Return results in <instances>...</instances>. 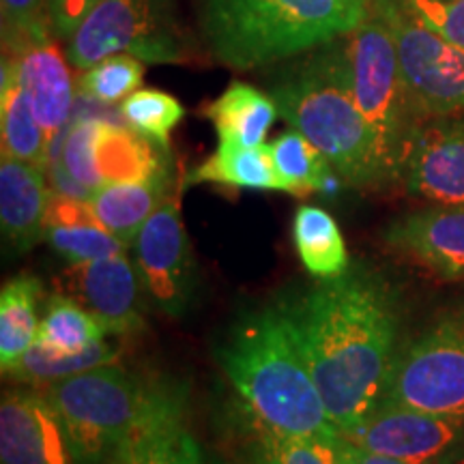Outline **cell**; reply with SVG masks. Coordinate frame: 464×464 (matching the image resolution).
<instances>
[{"label": "cell", "mask_w": 464, "mask_h": 464, "mask_svg": "<svg viewBox=\"0 0 464 464\" xmlns=\"http://www.w3.org/2000/svg\"><path fill=\"white\" fill-rule=\"evenodd\" d=\"M196 183H216L230 189L284 191V183L277 177L266 147L246 149L224 142H219L216 153L188 172L185 185Z\"/></svg>", "instance_id": "obj_25"}, {"label": "cell", "mask_w": 464, "mask_h": 464, "mask_svg": "<svg viewBox=\"0 0 464 464\" xmlns=\"http://www.w3.org/2000/svg\"><path fill=\"white\" fill-rule=\"evenodd\" d=\"M0 464H73L63 423L37 387L3 393Z\"/></svg>", "instance_id": "obj_14"}, {"label": "cell", "mask_w": 464, "mask_h": 464, "mask_svg": "<svg viewBox=\"0 0 464 464\" xmlns=\"http://www.w3.org/2000/svg\"><path fill=\"white\" fill-rule=\"evenodd\" d=\"M324 460H327V464H340V462H335V460H332V458H324Z\"/></svg>", "instance_id": "obj_40"}, {"label": "cell", "mask_w": 464, "mask_h": 464, "mask_svg": "<svg viewBox=\"0 0 464 464\" xmlns=\"http://www.w3.org/2000/svg\"><path fill=\"white\" fill-rule=\"evenodd\" d=\"M338 432L381 404L400 348V307L390 282L355 263L280 301Z\"/></svg>", "instance_id": "obj_1"}, {"label": "cell", "mask_w": 464, "mask_h": 464, "mask_svg": "<svg viewBox=\"0 0 464 464\" xmlns=\"http://www.w3.org/2000/svg\"><path fill=\"white\" fill-rule=\"evenodd\" d=\"M119 359L121 348L108 340H100L95 344L82 348V351L63 353V355L39 344H33L22 355L20 362L5 372V376L39 390V387H48L52 382L65 381L69 376L100 368V365L119 363Z\"/></svg>", "instance_id": "obj_27"}, {"label": "cell", "mask_w": 464, "mask_h": 464, "mask_svg": "<svg viewBox=\"0 0 464 464\" xmlns=\"http://www.w3.org/2000/svg\"><path fill=\"white\" fill-rule=\"evenodd\" d=\"M44 168L3 155L0 161V226L15 252H31L45 239V213L52 189Z\"/></svg>", "instance_id": "obj_17"}, {"label": "cell", "mask_w": 464, "mask_h": 464, "mask_svg": "<svg viewBox=\"0 0 464 464\" xmlns=\"http://www.w3.org/2000/svg\"><path fill=\"white\" fill-rule=\"evenodd\" d=\"M265 147L274 161L277 177L282 179L284 194L301 198L310 194L332 196L338 191L342 181L338 172L301 131L282 133Z\"/></svg>", "instance_id": "obj_23"}, {"label": "cell", "mask_w": 464, "mask_h": 464, "mask_svg": "<svg viewBox=\"0 0 464 464\" xmlns=\"http://www.w3.org/2000/svg\"><path fill=\"white\" fill-rule=\"evenodd\" d=\"M45 241L69 265L92 263V260L112 258L127 252L125 243L102 224L45 226Z\"/></svg>", "instance_id": "obj_32"}, {"label": "cell", "mask_w": 464, "mask_h": 464, "mask_svg": "<svg viewBox=\"0 0 464 464\" xmlns=\"http://www.w3.org/2000/svg\"><path fill=\"white\" fill-rule=\"evenodd\" d=\"M241 432L247 439L252 464H327V460L304 439L284 437L260 426L241 411Z\"/></svg>", "instance_id": "obj_33"}, {"label": "cell", "mask_w": 464, "mask_h": 464, "mask_svg": "<svg viewBox=\"0 0 464 464\" xmlns=\"http://www.w3.org/2000/svg\"><path fill=\"white\" fill-rule=\"evenodd\" d=\"M346 52L353 95L379 138L387 170L393 181H400L406 149L423 119L400 72L396 42L385 22L372 11L357 31L346 34Z\"/></svg>", "instance_id": "obj_6"}, {"label": "cell", "mask_w": 464, "mask_h": 464, "mask_svg": "<svg viewBox=\"0 0 464 464\" xmlns=\"http://www.w3.org/2000/svg\"><path fill=\"white\" fill-rule=\"evenodd\" d=\"M338 434L359 448L409 464H445L464 443V417L379 404L362 421Z\"/></svg>", "instance_id": "obj_11"}, {"label": "cell", "mask_w": 464, "mask_h": 464, "mask_svg": "<svg viewBox=\"0 0 464 464\" xmlns=\"http://www.w3.org/2000/svg\"><path fill=\"white\" fill-rule=\"evenodd\" d=\"M170 385L110 363L52 382L44 393L63 423L73 464H108Z\"/></svg>", "instance_id": "obj_5"}, {"label": "cell", "mask_w": 464, "mask_h": 464, "mask_svg": "<svg viewBox=\"0 0 464 464\" xmlns=\"http://www.w3.org/2000/svg\"><path fill=\"white\" fill-rule=\"evenodd\" d=\"M445 464H464V443L450 456V460Z\"/></svg>", "instance_id": "obj_39"}, {"label": "cell", "mask_w": 464, "mask_h": 464, "mask_svg": "<svg viewBox=\"0 0 464 464\" xmlns=\"http://www.w3.org/2000/svg\"><path fill=\"white\" fill-rule=\"evenodd\" d=\"M370 14V0H202L200 33L218 63L247 72L346 37Z\"/></svg>", "instance_id": "obj_4"}, {"label": "cell", "mask_w": 464, "mask_h": 464, "mask_svg": "<svg viewBox=\"0 0 464 464\" xmlns=\"http://www.w3.org/2000/svg\"><path fill=\"white\" fill-rule=\"evenodd\" d=\"M172 196V170L155 174L147 181L110 183L95 189L91 207L103 228L131 246L144 222Z\"/></svg>", "instance_id": "obj_20"}, {"label": "cell", "mask_w": 464, "mask_h": 464, "mask_svg": "<svg viewBox=\"0 0 464 464\" xmlns=\"http://www.w3.org/2000/svg\"><path fill=\"white\" fill-rule=\"evenodd\" d=\"M293 243L301 263L318 280H334L351 266L340 226L321 207L301 205L295 211Z\"/></svg>", "instance_id": "obj_26"}, {"label": "cell", "mask_w": 464, "mask_h": 464, "mask_svg": "<svg viewBox=\"0 0 464 464\" xmlns=\"http://www.w3.org/2000/svg\"><path fill=\"white\" fill-rule=\"evenodd\" d=\"M144 78L140 58L131 54H112L86 69L80 78V92L92 102L112 103L125 102L138 91Z\"/></svg>", "instance_id": "obj_31"}, {"label": "cell", "mask_w": 464, "mask_h": 464, "mask_svg": "<svg viewBox=\"0 0 464 464\" xmlns=\"http://www.w3.org/2000/svg\"><path fill=\"white\" fill-rule=\"evenodd\" d=\"M58 284L61 293L82 304L91 314L100 318L114 338H131L147 332V290L136 263L127 258V254L69 265L58 277Z\"/></svg>", "instance_id": "obj_12"}, {"label": "cell", "mask_w": 464, "mask_h": 464, "mask_svg": "<svg viewBox=\"0 0 464 464\" xmlns=\"http://www.w3.org/2000/svg\"><path fill=\"white\" fill-rule=\"evenodd\" d=\"M202 114L216 127L219 142L256 149L265 147L266 133L280 112L269 92L235 80Z\"/></svg>", "instance_id": "obj_21"}, {"label": "cell", "mask_w": 464, "mask_h": 464, "mask_svg": "<svg viewBox=\"0 0 464 464\" xmlns=\"http://www.w3.org/2000/svg\"><path fill=\"white\" fill-rule=\"evenodd\" d=\"M102 224L92 211L89 200H78L72 196L50 194L48 213H45V226H86ZM103 226V224H102Z\"/></svg>", "instance_id": "obj_37"}, {"label": "cell", "mask_w": 464, "mask_h": 464, "mask_svg": "<svg viewBox=\"0 0 464 464\" xmlns=\"http://www.w3.org/2000/svg\"><path fill=\"white\" fill-rule=\"evenodd\" d=\"M106 335L110 334L100 318L65 293H56L45 301V312L34 344L63 355V353L82 351L95 342L106 340Z\"/></svg>", "instance_id": "obj_28"}, {"label": "cell", "mask_w": 464, "mask_h": 464, "mask_svg": "<svg viewBox=\"0 0 464 464\" xmlns=\"http://www.w3.org/2000/svg\"><path fill=\"white\" fill-rule=\"evenodd\" d=\"M400 181L417 198L464 207V112L432 116L417 127Z\"/></svg>", "instance_id": "obj_13"}, {"label": "cell", "mask_w": 464, "mask_h": 464, "mask_svg": "<svg viewBox=\"0 0 464 464\" xmlns=\"http://www.w3.org/2000/svg\"><path fill=\"white\" fill-rule=\"evenodd\" d=\"M3 54L15 56L54 37L48 0H0Z\"/></svg>", "instance_id": "obj_30"}, {"label": "cell", "mask_w": 464, "mask_h": 464, "mask_svg": "<svg viewBox=\"0 0 464 464\" xmlns=\"http://www.w3.org/2000/svg\"><path fill=\"white\" fill-rule=\"evenodd\" d=\"M189 52L174 0H100L69 39L65 56L86 72L112 54L179 65L189 61Z\"/></svg>", "instance_id": "obj_7"}, {"label": "cell", "mask_w": 464, "mask_h": 464, "mask_svg": "<svg viewBox=\"0 0 464 464\" xmlns=\"http://www.w3.org/2000/svg\"><path fill=\"white\" fill-rule=\"evenodd\" d=\"M393 252L415 260L445 280L464 277V207L434 205L406 213L385 228Z\"/></svg>", "instance_id": "obj_15"}, {"label": "cell", "mask_w": 464, "mask_h": 464, "mask_svg": "<svg viewBox=\"0 0 464 464\" xmlns=\"http://www.w3.org/2000/svg\"><path fill=\"white\" fill-rule=\"evenodd\" d=\"M102 119H78L69 125L65 142H63V164L69 174L89 189H100L102 181L92 160V144Z\"/></svg>", "instance_id": "obj_34"}, {"label": "cell", "mask_w": 464, "mask_h": 464, "mask_svg": "<svg viewBox=\"0 0 464 464\" xmlns=\"http://www.w3.org/2000/svg\"><path fill=\"white\" fill-rule=\"evenodd\" d=\"M216 357L241 411L260 426L304 440L335 432L282 304L243 314L216 346Z\"/></svg>", "instance_id": "obj_2"}, {"label": "cell", "mask_w": 464, "mask_h": 464, "mask_svg": "<svg viewBox=\"0 0 464 464\" xmlns=\"http://www.w3.org/2000/svg\"><path fill=\"white\" fill-rule=\"evenodd\" d=\"M92 160L102 188L110 183L147 181L170 168L168 149L131 130L130 125H119L112 121H100L92 144Z\"/></svg>", "instance_id": "obj_19"}, {"label": "cell", "mask_w": 464, "mask_h": 464, "mask_svg": "<svg viewBox=\"0 0 464 464\" xmlns=\"http://www.w3.org/2000/svg\"><path fill=\"white\" fill-rule=\"evenodd\" d=\"M396 42L400 72L423 121L464 112V48L448 42L400 0H370Z\"/></svg>", "instance_id": "obj_9"}, {"label": "cell", "mask_w": 464, "mask_h": 464, "mask_svg": "<svg viewBox=\"0 0 464 464\" xmlns=\"http://www.w3.org/2000/svg\"><path fill=\"white\" fill-rule=\"evenodd\" d=\"M108 464H205L198 440L185 423V393L179 385L155 404L147 420L127 437Z\"/></svg>", "instance_id": "obj_16"}, {"label": "cell", "mask_w": 464, "mask_h": 464, "mask_svg": "<svg viewBox=\"0 0 464 464\" xmlns=\"http://www.w3.org/2000/svg\"><path fill=\"white\" fill-rule=\"evenodd\" d=\"M277 65L269 78L277 112L321 150L342 183L351 188L393 183L379 138L353 95L346 37Z\"/></svg>", "instance_id": "obj_3"}, {"label": "cell", "mask_w": 464, "mask_h": 464, "mask_svg": "<svg viewBox=\"0 0 464 464\" xmlns=\"http://www.w3.org/2000/svg\"><path fill=\"white\" fill-rule=\"evenodd\" d=\"M400 3L440 37L464 48V0H400Z\"/></svg>", "instance_id": "obj_35"}, {"label": "cell", "mask_w": 464, "mask_h": 464, "mask_svg": "<svg viewBox=\"0 0 464 464\" xmlns=\"http://www.w3.org/2000/svg\"><path fill=\"white\" fill-rule=\"evenodd\" d=\"M100 0H48L52 31L56 39H72L84 17L91 14Z\"/></svg>", "instance_id": "obj_38"}, {"label": "cell", "mask_w": 464, "mask_h": 464, "mask_svg": "<svg viewBox=\"0 0 464 464\" xmlns=\"http://www.w3.org/2000/svg\"><path fill=\"white\" fill-rule=\"evenodd\" d=\"M0 131H3V155L31 161L48 170V133L39 125L31 100L17 82L14 58L9 56H3V72H0Z\"/></svg>", "instance_id": "obj_22"}, {"label": "cell", "mask_w": 464, "mask_h": 464, "mask_svg": "<svg viewBox=\"0 0 464 464\" xmlns=\"http://www.w3.org/2000/svg\"><path fill=\"white\" fill-rule=\"evenodd\" d=\"M121 116L131 130L168 149L170 133L183 121V103L170 92L158 89H138L121 103Z\"/></svg>", "instance_id": "obj_29"}, {"label": "cell", "mask_w": 464, "mask_h": 464, "mask_svg": "<svg viewBox=\"0 0 464 464\" xmlns=\"http://www.w3.org/2000/svg\"><path fill=\"white\" fill-rule=\"evenodd\" d=\"M44 286L31 274L15 276L0 293V365L3 374L20 362L39 332Z\"/></svg>", "instance_id": "obj_24"}, {"label": "cell", "mask_w": 464, "mask_h": 464, "mask_svg": "<svg viewBox=\"0 0 464 464\" xmlns=\"http://www.w3.org/2000/svg\"><path fill=\"white\" fill-rule=\"evenodd\" d=\"M9 56V54H3ZM14 58L17 82L31 100L39 125L48 133V140L65 130L73 110V80L65 58L54 44L37 45Z\"/></svg>", "instance_id": "obj_18"}, {"label": "cell", "mask_w": 464, "mask_h": 464, "mask_svg": "<svg viewBox=\"0 0 464 464\" xmlns=\"http://www.w3.org/2000/svg\"><path fill=\"white\" fill-rule=\"evenodd\" d=\"M130 247L150 304L170 318L185 316L194 299L196 266L177 194L144 222Z\"/></svg>", "instance_id": "obj_10"}, {"label": "cell", "mask_w": 464, "mask_h": 464, "mask_svg": "<svg viewBox=\"0 0 464 464\" xmlns=\"http://www.w3.org/2000/svg\"><path fill=\"white\" fill-rule=\"evenodd\" d=\"M307 443H310L323 458H332V460L340 464H409L396 460V458L381 456L374 454V451L359 448V445L351 443V440L338 434V430H335L332 437L307 440Z\"/></svg>", "instance_id": "obj_36"}, {"label": "cell", "mask_w": 464, "mask_h": 464, "mask_svg": "<svg viewBox=\"0 0 464 464\" xmlns=\"http://www.w3.org/2000/svg\"><path fill=\"white\" fill-rule=\"evenodd\" d=\"M381 404L464 417V304L402 342Z\"/></svg>", "instance_id": "obj_8"}, {"label": "cell", "mask_w": 464, "mask_h": 464, "mask_svg": "<svg viewBox=\"0 0 464 464\" xmlns=\"http://www.w3.org/2000/svg\"><path fill=\"white\" fill-rule=\"evenodd\" d=\"M213 464H226V462H213Z\"/></svg>", "instance_id": "obj_41"}]
</instances>
